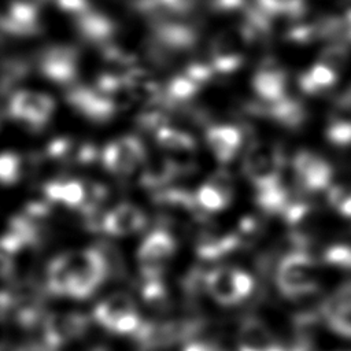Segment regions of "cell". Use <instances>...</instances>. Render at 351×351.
<instances>
[{
    "instance_id": "obj_1",
    "label": "cell",
    "mask_w": 351,
    "mask_h": 351,
    "mask_svg": "<svg viewBox=\"0 0 351 351\" xmlns=\"http://www.w3.org/2000/svg\"><path fill=\"white\" fill-rule=\"evenodd\" d=\"M108 278V269L99 245L62 254L47 267V289L53 295L85 299Z\"/></svg>"
},
{
    "instance_id": "obj_2",
    "label": "cell",
    "mask_w": 351,
    "mask_h": 351,
    "mask_svg": "<svg viewBox=\"0 0 351 351\" xmlns=\"http://www.w3.org/2000/svg\"><path fill=\"white\" fill-rule=\"evenodd\" d=\"M276 282L288 298L307 296L318 288V263L306 250L295 248L280 261Z\"/></svg>"
},
{
    "instance_id": "obj_3",
    "label": "cell",
    "mask_w": 351,
    "mask_h": 351,
    "mask_svg": "<svg viewBox=\"0 0 351 351\" xmlns=\"http://www.w3.org/2000/svg\"><path fill=\"white\" fill-rule=\"evenodd\" d=\"M282 167L284 156L281 149L266 141L251 144L244 155V173L256 191L281 184Z\"/></svg>"
},
{
    "instance_id": "obj_4",
    "label": "cell",
    "mask_w": 351,
    "mask_h": 351,
    "mask_svg": "<svg viewBox=\"0 0 351 351\" xmlns=\"http://www.w3.org/2000/svg\"><path fill=\"white\" fill-rule=\"evenodd\" d=\"M97 324L118 335H136L143 321L133 298L125 292H115L103 299L93 310Z\"/></svg>"
},
{
    "instance_id": "obj_5",
    "label": "cell",
    "mask_w": 351,
    "mask_h": 351,
    "mask_svg": "<svg viewBox=\"0 0 351 351\" xmlns=\"http://www.w3.org/2000/svg\"><path fill=\"white\" fill-rule=\"evenodd\" d=\"M206 288L215 302L232 306L252 293L254 278L241 269L221 266L206 273Z\"/></svg>"
},
{
    "instance_id": "obj_6",
    "label": "cell",
    "mask_w": 351,
    "mask_h": 351,
    "mask_svg": "<svg viewBox=\"0 0 351 351\" xmlns=\"http://www.w3.org/2000/svg\"><path fill=\"white\" fill-rule=\"evenodd\" d=\"M174 252L176 240L166 229H155L145 236L137 251V262L143 280H162L166 265Z\"/></svg>"
},
{
    "instance_id": "obj_7",
    "label": "cell",
    "mask_w": 351,
    "mask_h": 351,
    "mask_svg": "<svg viewBox=\"0 0 351 351\" xmlns=\"http://www.w3.org/2000/svg\"><path fill=\"white\" fill-rule=\"evenodd\" d=\"M53 99L41 92L19 90L15 92L8 101L10 117L32 129L44 128L53 114Z\"/></svg>"
},
{
    "instance_id": "obj_8",
    "label": "cell",
    "mask_w": 351,
    "mask_h": 351,
    "mask_svg": "<svg viewBox=\"0 0 351 351\" xmlns=\"http://www.w3.org/2000/svg\"><path fill=\"white\" fill-rule=\"evenodd\" d=\"M145 160L143 141L136 136H122L108 143L101 151L104 167L117 176H130Z\"/></svg>"
},
{
    "instance_id": "obj_9",
    "label": "cell",
    "mask_w": 351,
    "mask_h": 351,
    "mask_svg": "<svg viewBox=\"0 0 351 351\" xmlns=\"http://www.w3.org/2000/svg\"><path fill=\"white\" fill-rule=\"evenodd\" d=\"M250 43L241 27L219 33L211 43L210 63L215 73L229 74L236 71L244 60V48Z\"/></svg>"
},
{
    "instance_id": "obj_10",
    "label": "cell",
    "mask_w": 351,
    "mask_h": 351,
    "mask_svg": "<svg viewBox=\"0 0 351 351\" xmlns=\"http://www.w3.org/2000/svg\"><path fill=\"white\" fill-rule=\"evenodd\" d=\"M69 104L85 118L93 122H106L119 108V100L100 89L88 86H75L67 93Z\"/></svg>"
},
{
    "instance_id": "obj_11",
    "label": "cell",
    "mask_w": 351,
    "mask_h": 351,
    "mask_svg": "<svg viewBox=\"0 0 351 351\" xmlns=\"http://www.w3.org/2000/svg\"><path fill=\"white\" fill-rule=\"evenodd\" d=\"M88 326V317L80 313L48 314L43 322L44 344L51 350L60 348L82 336Z\"/></svg>"
},
{
    "instance_id": "obj_12",
    "label": "cell",
    "mask_w": 351,
    "mask_h": 351,
    "mask_svg": "<svg viewBox=\"0 0 351 351\" xmlns=\"http://www.w3.org/2000/svg\"><path fill=\"white\" fill-rule=\"evenodd\" d=\"M292 165L296 181L306 192L328 191L332 186L333 170L322 156L311 151H300L295 155Z\"/></svg>"
},
{
    "instance_id": "obj_13",
    "label": "cell",
    "mask_w": 351,
    "mask_h": 351,
    "mask_svg": "<svg viewBox=\"0 0 351 351\" xmlns=\"http://www.w3.org/2000/svg\"><path fill=\"white\" fill-rule=\"evenodd\" d=\"M38 69L52 82L60 85L71 84L75 81L78 73V53L67 45L49 47L43 52L38 60Z\"/></svg>"
},
{
    "instance_id": "obj_14",
    "label": "cell",
    "mask_w": 351,
    "mask_h": 351,
    "mask_svg": "<svg viewBox=\"0 0 351 351\" xmlns=\"http://www.w3.org/2000/svg\"><path fill=\"white\" fill-rule=\"evenodd\" d=\"M321 313L335 333L351 339V282L337 288L322 304Z\"/></svg>"
},
{
    "instance_id": "obj_15",
    "label": "cell",
    "mask_w": 351,
    "mask_h": 351,
    "mask_svg": "<svg viewBox=\"0 0 351 351\" xmlns=\"http://www.w3.org/2000/svg\"><path fill=\"white\" fill-rule=\"evenodd\" d=\"M237 351H288L259 318H245L237 333Z\"/></svg>"
},
{
    "instance_id": "obj_16",
    "label": "cell",
    "mask_w": 351,
    "mask_h": 351,
    "mask_svg": "<svg viewBox=\"0 0 351 351\" xmlns=\"http://www.w3.org/2000/svg\"><path fill=\"white\" fill-rule=\"evenodd\" d=\"M252 88L262 103H276L287 97L285 71L267 62L252 77Z\"/></svg>"
},
{
    "instance_id": "obj_17",
    "label": "cell",
    "mask_w": 351,
    "mask_h": 351,
    "mask_svg": "<svg viewBox=\"0 0 351 351\" xmlns=\"http://www.w3.org/2000/svg\"><path fill=\"white\" fill-rule=\"evenodd\" d=\"M145 226L144 213L132 203H121L106 213L103 232L110 236H128Z\"/></svg>"
},
{
    "instance_id": "obj_18",
    "label": "cell",
    "mask_w": 351,
    "mask_h": 351,
    "mask_svg": "<svg viewBox=\"0 0 351 351\" xmlns=\"http://www.w3.org/2000/svg\"><path fill=\"white\" fill-rule=\"evenodd\" d=\"M206 141L221 163L233 160L243 144V133L240 128L233 125H213L206 130Z\"/></svg>"
},
{
    "instance_id": "obj_19",
    "label": "cell",
    "mask_w": 351,
    "mask_h": 351,
    "mask_svg": "<svg viewBox=\"0 0 351 351\" xmlns=\"http://www.w3.org/2000/svg\"><path fill=\"white\" fill-rule=\"evenodd\" d=\"M225 171L215 173L195 193L202 210L215 213L223 210L232 199V182Z\"/></svg>"
},
{
    "instance_id": "obj_20",
    "label": "cell",
    "mask_w": 351,
    "mask_h": 351,
    "mask_svg": "<svg viewBox=\"0 0 351 351\" xmlns=\"http://www.w3.org/2000/svg\"><path fill=\"white\" fill-rule=\"evenodd\" d=\"M74 19L80 34L85 40L101 45L103 48L111 44V38L115 33V25L108 16L89 8L86 12L74 16Z\"/></svg>"
},
{
    "instance_id": "obj_21",
    "label": "cell",
    "mask_w": 351,
    "mask_h": 351,
    "mask_svg": "<svg viewBox=\"0 0 351 351\" xmlns=\"http://www.w3.org/2000/svg\"><path fill=\"white\" fill-rule=\"evenodd\" d=\"M38 8L10 0L1 18L3 30L14 36H32L38 32Z\"/></svg>"
},
{
    "instance_id": "obj_22",
    "label": "cell",
    "mask_w": 351,
    "mask_h": 351,
    "mask_svg": "<svg viewBox=\"0 0 351 351\" xmlns=\"http://www.w3.org/2000/svg\"><path fill=\"white\" fill-rule=\"evenodd\" d=\"M38 239L37 228L33 218L16 215L8 222V228L1 239V248L4 254L12 255L27 245H33Z\"/></svg>"
},
{
    "instance_id": "obj_23",
    "label": "cell",
    "mask_w": 351,
    "mask_h": 351,
    "mask_svg": "<svg viewBox=\"0 0 351 351\" xmlns=\"http://www.w3.org/2000/svg\"><path fill=\"white\" fill-rule=\"evenodd\" d=\"M86 192L88 185L78 180H53L44 186L48 202L62 203L71 208H81L84 206Z\"/></svg>"
},
{
    "instance_id": "obj_24",
    "label": "cell",
    "mask_w": 351,
    "mask_h": 351,
    "mask_svg": "<svg viewBox=\"0 0 351 351\" xmlns=\"http://www.w3.org/2000/svg\"><path fill=\"white\" fill-rule=\"evenodd\" d=\"M339 71L318 59L299 77V86L304 93L318 95L329 90L337 81Z\"/></svg>"
},
{
    "instance_id": "obj_25",
    "label": "cell",
    "mask_w": 351,
    "mask_h": 351,
    "mask_svg": "<svg viewBox=\"0 0 351 351\" xmlns=\"http://www.w3.org/2000/svg\"><path fill=\"white\" fill-rule=\"evenodd\" d=\"M241 244L237 233H203L196 243V252L202 259L214 261L232 252Z\"/></svg>"
},
{
    "instance_id": "obj_26",
    "label": "cell",
    "mask_w": 351,
    "mask_h": 351,
    "mask_svg": "<svg viewBox=\"0 0 351 351\" xmlns=\"http://www.w3.org/2000/svg\"><path fill=\"white\" fill-rule=\"evenodd\" d=\"M259 112L273 118L276 122L287 128H298L303 123L306 118L304 108L299 101L287 96L276 103H262L258 108Z\"/></svg>"
},
{
    "instance_id": "obj_27",
    "label": "cell",
    "mask_w": 351,
    "mask_h": 351,
    "mask_svg": "<svg viewBox=\"0 0 351 351\" xmlns=\"http://www.w3.org/2000/svg\"><path fill=\"white\" fill-rule=\"evenodd\" d=\"M155 138L156 143L169 152H188L196 145L195 138L189 133L167 125L160 126L155 132Z\"/></svg>"
},
{
    "instance_id": "obj_28",
    "label": "cell",
    "mask_w": 351,
    "mask_h": 351,
    "mask_svg": "<svg viewBox=\"0 0 351 351\" xmlns=\"http://www.w3.org/2000/svg\"><path fill=\"white\" fill-rule=\"evenodd\" d=\"M200 84L185 71L173 77L163 89L165 103H184L193 97L200 89Z\"/></svg>"
},
{
    "instance_id": "obj_29",
    "label": "cell",
    "mask_w": 351,
    "mask_h": 351,
    "mask_svg": "<svg viewBox=\"0 0 351 351\" xmlns=\"http://www.w3.org/2000/svg\"><path fill=\"white\" fill-rule=\"evenodd\" d=\"M256 4L267 16L298 18L304 12L306 0H256Z\"/></svg>"
},
{
    "instance_id": "obj_30",
    "label": "cell",
    "mask_w": 351,
    "mask_h": 351,
    "mask_svg": "<svg viewBox=\"0 0 351 351\" xmlns=\"http://www.w3.org/2000/svg\"><path fill=\"white\" fill-rule=\"evenodd\" d=\"M178 167L174 162L169 159L154 160L145 170L141 177L143 182L148 186H160L165 185L171 177L177 173Z\"/></svg>"
},
{
    "instance_id": "obj_31",
    "label": "cell",
    "mask_w": 351,
    "mask_h": 351,
    "mask_svg": "<svg viewBox=\"0 0 351 351\" xmlns=\"http://www.w3.org/2000/svg\"><path fill=\"white\" fill-rule=\"evenodd\" d=\"M326 138L337 147L351 145V118L335 117L328 123Z\"/></svg>"
},
{
    "instance_id": "obj_32",
    "label": "cell",
    "mask_w": 351,
    "mask_h": 351,
    "mask_svg": "<svg viewBox=\"0 0 351 351\" xmlns=\"http://www.w3.org/2000/svg\"><path fill=\"white\" fill-rule=\"evenodd\" d=\"M322 259L325 263L341 269L351 270V245L350 244H332L324 251Z\"/></svg>"
},
{
    "instance_id": "obj_33",
    "label": "cell",
    "mask_w": 351,
    "mask_h": 351,
    "mask_svg": "<svg viewBox=\"0 0 351 351\" xmlns=\"http://www.w3.org/2000/svg\"><path fill=\"white\" fill-rule=\"evenodd\" d=\"M326 192L329 204L341 217L351 219V189L340 185H332Z\"/></svg>"
},
{
    "instance_id": "obj_34",
    "label": "cell",
    "mask_w": 351,
    "mask_h": 351,
    "mask_svg": "<svg viewBox=\"0 0 351 351\" xmlns=\"http://www.w3.org/2000/svg\"><path fill=\"white\" fill-rule=\"evenodd\" d=\"M22 162L14 152H4L0 158V178L4 184H14L19 180Z\"/></svg>"
},
{
    "instance_id": "obj_35",
    "label": "cell",
    "mask_w": 351,
    "mask_h": 351,
    "mask_svg": "<svg viewBox=\"0 0 351 351\" xmlns=\"http://www.w3.org/2000/svg\"><path fill=\"white\" fill-rule=\"evenodd\" d=\"M27 71V66L21 60H7L3 67V90L12 84H15L18 80H21Z\"/></svg>"
},
{
    "instance_id": "obj_36",
    "label": "cell",
    "mask_w": 351,
    "mask_h": 351,
    "mask_svg": "<svg viewBox=\"0 0 351 351\" xmlns=\"http://www.w3.org/2000/svg\"><path fill=\"white\" fill-rule=\"evenodd\" d=\"M55 1L62 11L73 16H78L90 8L88 0H55Z\"/></svg>"
},
{
    "instance_id": "obj_37",
    "label": "cell",
    "mask_w": 351,
    "mask_h": 351,
    "mask_svg": "<svg viewBox=\"0 0 351 351\" xmlns=\"http://www.w3.org/2000/svg\"><path fill=\"white\" fill-rule=\"evenodd\" d=\"M15 1H19V3H22V4L30 5V7H34V8H38V7L43 5L47 0H15Z\"/></svg>"
}]
</instances>
